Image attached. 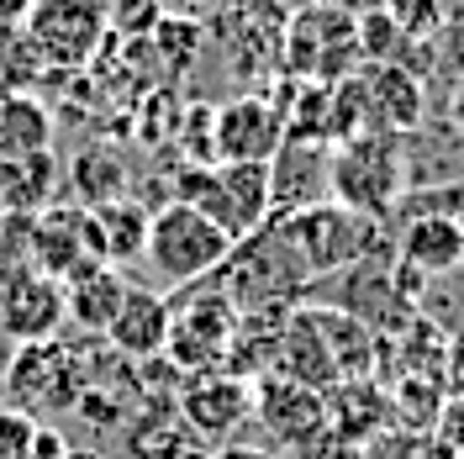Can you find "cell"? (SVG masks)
Here are the masks:
<instances>
[{
	"label": "cell",
	"mask_w": 464,
	"mask_h": 459,
	"mask_svg": "<svg viewBox=\"0 0 464 459\" xmlns=\"http://www.w3.org/2000/svg\"><path fill=\"white\" fill-rule=\"evenodd\" d=\"M370 359H375V333L359 317H348L343 307H290L280 359L269 375H290L312 391H327L370 375Z\"/></svg>",
	"instance_id": "6da1fadb"
},
{
	"label": "cell",
	"mask_w": 464,
	"mask_h": 459,
	"mask_svg": "<svg viewBox=\"0 0 464 459\" xmlns=\"http://www.w3.org/2000/svg\"><path fill=\"white\" fill-rule=\"evenodd\" d=\"M406 190V148L391 132H353L333 143L327 164V201L348 206L353 217L380 222Z\"/></svg>",
	"instance_id": "7a4b0ae2"
},
{
	"label": "cell",
	"mask_w": 464,
	"mask_h": 459,
	"mask_svg": "<svg viewBox=\"0 0 464 459\" xmlns=\"http://www.w3.org/2000/svg\"><path fill=\"white\" fill-rule=\"evenodd\" d=\"M333 90H338V127H343V138H353V132L406 138V132L422 127V106L428 101H422V80L406 63H359L353 74L333 80Z\"/></svg>",
	"instance_id": "3957f363"
},
{
	"label": "cell",
	"mask_w": 464,
	"mask_h": 459,
	"mask_svg": "<svg viewBox=\"0 0 464 459\" xmlns=\"http://www.w3.org/2000/svg\"><path fill=\"white\" fill-rule=\"evenodd\" d=\"M227 254H232V238L190 201H169L148 217L143 259L164 286H174V290L196 286L206 275H217Z\"/></svg>",
	"instance_id": "277c9868"
},
{
	"label": "cell",
	"mask_w": 464,
	"mask_h": 459,
	"mask_svg": "<svg viewBox=\"0 0 464 459\" xmlns=\"http://www.w3.org/2000/svg\"><path fill=\"white\" fill-rule=\"evenodd\" d=\"M169 365L179 375H206V370H222L227 365V348L237 338V322L243 312L232 307V296L217 280H196V286L174 290L169 301Z\"/></svg>",
	"instance_id": "5b68a950"
},
{
	"label": "cell",
	"mask_w": 464,
	"mask_h": 459,
	"mask_svg": "<svg viewBox=\"0 0 464 459\" xmlns=\"http://www.w3.org/2000/svg\"><path fill=\"white\" fill-rule=\"evenodd\" d=\"M174 201H190L196 211H206L232 243L248 238L269 217V164H196L179 174Z\"/></svg>",
	"instance_id": "8992f818"
},
{
	"label": "cell",
	"mask_w": 464,
	"mask_h": 459,
	"mask_svg": "<svg viewBox=\"0 0 464 459\" xmlns=\"http://www.w3.org/2000/svg\"><path fill=\"white\" fill-rule=\"evenodd\" d=\"M280 238H285L295 259L306 264L312 280H327V275H343L348 264L364 259V243L375 238V222L353 217L348 206L338 201H317V206H295L285 217H269Z\"/></svg>",
	"instance_id": "52a82bcc"
},
{
	"label": "cell",
	"mask_w": 464,
	"mask_h": 459,
	"mask_svg": "<svg viewBox=\"0 0 464 459\" xmlns=\"http://www.w3.org/2000/svg\"><path fill=\"white\" fill-rule=\"evenodd\" d=\"M22 27L48 69L74 74L101 54V43L111 32V5L106 0H32Z\"/></svg>",
	"instance_id": "ba28073f"
},
{
	"label": "cell",
	"mask_w": 464,
	"mask_h": 459,
	"mask_svg": "<svg viewBox=\"0 0 464 459\" xmlns=\"http://www.w3.org/2000/svg\"><path fill=\"white\" fill-rule=\"evenodd\" d=\"M90 375L80 370V354L69 344H16L11 354V370H5V406L43 417V412H63V406H80Z\"/></svg>",
	"instance_id": "9c48e42d"
},
{
	"label": "cell",
	"mask_w": 464,
	"mask_h": 459,
	"mask_svg": "<svg viewBox=\"0 0 464 459\" xmlns=\"http://www.w3.org/2000/svg\"><path fill=\"white\" fill-rule=\"evenodd\" d=\"M359 63H364L359 58V22H348L333 5H312L285 27V69L295 80L333 85V80L353 74Z\"/></svg>",
	"instance_id": "30bf717a"
},
{
	"label": "cell",
	"mask_w": 464,
	"mask_h": 459,
	"mask_svg": "<svg viewBox=\"0 0 464 459\" xmlns=\"http://www.w3.org/2000/svg\"><path fill=\"white\" fill-rule=\"evenodd\" d=\"M27 264L53 280H74L90 264H106L95 211L90 206H48V211L27 217Z\"/></svg>",
	"instance_id": "8fae6325"
},
{
	"label": "cell",
	"mask_w": 464,
	"mask_h": 459,
	"mask_svg": "<svg viewBox=\"0 0 464 459\" xmlns=\"http://www.w3.org/2000/svg\"><path fill=\"white\" fill-rule=\"evenodd\" d=\"M285 143V112L269 95H237L211 112V159L217 164H269Z\"/></svg>",
	"instance_id": "7c38bea8"
},
{
	"label": "cell",
	"mask_w": 464,
	"mask_h": 459,
	"mask_svg": "<svg viewBox=\"0 0 464 459\" xmlns=\"http://www.w3.org/2000/svg\"><path fill=\"white\" fill-rule=\"evenodd\" d=\"M63 322H69L63 280L37 275L32 264L5 275V290H0V333L11 344H48V338H58Z\"/></svg>",
	"instance_id": "4fadbf2b"
},
{
	"label": "cell",
	"mask_w": 464,
	"mask_h": 459,
	"mask_svg": "<svg viewBox=\"0 0 464 459\" xmlns=\"http://www.w3.org/2000/svg\"><path fill=\"white\" fill-rule=\"evenodd\" d=\"M179 417L190 423L196 438L222 444V438H232V433L254 417V386L237 380V375L206 370V375H196V380L185 386V396H179Z\"/></svg>",
	"instance_id": "5bb4252c"
},
{
	"label": "cell",
	"mask_w": 464,
	"mask_h": 459,
	"mask_svg": "<svg viewBox=\"0 0 464 459\" xmlns=\"http://www.w3.org/2000/svg\"><path fill=\"white\" fill-rule=\"evenodd\" d=\"M327 164H333V143L317 138H290L275 148L269 159V217H285L295 206L327 201Z\"/></svg>",
	"instance_id": "9a60e30c"
},
{
	"label": "cell",
	"mask_w": 464,
	"mask_h": 459,
	"mask_svg": "<svg viewBox=\"0 0 464 459\" xmlns=\"http://www.w3.org/2000/svg\"><path fill=\"white\" fill-rule=\"evenodd\" d=\"M254 406H259V417L275 428V438H285V444H301L306 449V438H317L327 428V406L312 386H301V380H290V375H259V391H254Z\"/></svg>",
	"instance_id": "2e32d148"
},
{
	"label": "cell",
	"mask_w": 464,
	"mask_h": 459,
	"mask_svg": "<svg viewBox=\"0 0 464 459\" xmlns=\"http://www.w3.org/2000/svg\"><path fill=\"white\" fill-rule=\"evenodd\" d=\"M169 296H159V290L148 286H132L127 290V301H121V312L116 322L106 327V344L121 354V359H159L164 344H169Z\"/></svg>",
	"instance_id": "e0dca14e"
},
{
	"label": "cell",
	"mask_w": 464,
	"mask_h": 459,
	"mask_svg": "<svg viewBox=\"0 0 464 459\" xmlns=\"http://www.w3.org/2000/svg\"><path fill=\"white\" fill-rule=\"evenodd\" d=\"M396 259H401L406 269H417V275H449V269H459L464 264L459 217H449V211H417L401 228Z\"/></svg>",
	"instance_id": "ac0fdd59"
},
{
	"label": "cell",
	"mask_w": 464,
	"mask_h": 459,
	"mask_svg": "<svg viewBox=\"0 0 464 459\" xmlns=\"http://www.w3.org/2000/svg\"><path fill=\"white\" fill-rule=\"evenodd\" d=\"M127 275L116 269V264H90L80 269L74 280H63V307H69V322L80 327V333H101L106 338V327L116 322L121 312V301H127Z\"/></svg>",
	"instance_id": "d6986e66"
},
{
	"label": "cell",
	"mask_w": 464,
	"mask_h": 459,
	"mask_svg": "<svg viewBox=\"0 0 464 459\" xmlns=\"http://www.w3.org/2000/svg\"><path fill=\"white\" fill-rule=\"evenodd\" d=\"M58 196V159L48 153H32V159H0V206L11 217H37L48 211Z\"/></svg>",
	"instance_id": "ffe728a7"
},
{
	"label": "cell",
	"mask_w": 464,
	"mask_h": 459,
	"mask_svg": "<svg viewBox=\"0 0 464 459\" xmlns=\"http://www.w3.org/2000/svg\"><path fill=\"white\" fill-rule=\"evenodd\" d=\"M53 148V116L37 95H5L0 101V159H32Z\"/></svg>",
	"instance_id": "44dd1931"
},
{
	"label": "cell",
	"mask_w": 464,
	"mask_h": 459,
	"mask_svg": "<svg viewBox=\"0 0 464 459\" xmlns=\"http://www.w3.org/2000/svg\"><path fill=\"white\" fill-rule=\"evenodd\" d=\"M69 190L80 196V206H106L127 196V164H116V153L106 148H85L74 164H69Z\"/></svg>",
	"instance_id": "7402d4cb"
},
{
	"label": "cell",
	"mask_w": 464,
	"mask_h": 459,
	"mask_svg": "<svg viewBox=\"0 0 464 459\" xmlns=\"http://www.w3.org/2000/svg\"><path fill=\"white\" fill-rule=\"evenodd\" d=\"M37 80H48V63L32 48L22 22H0V101L5 95H32Z\"/></svg>",
	"instance_id": "603a6c76"
},
{
	"label": "cell",
	"mask_w": 464,
	"mask_h": 459,
	"mask_svg": "<svg viewBox=\"0 0 464 459\" xmlns=\"http://www.w3.org/2000/svg\"><path fill=\"white\" fill-rule=\"evenodd\" d=\"M95 228H101V249H106V264H127V259L143 254L148 243V217L138 201H106L95 206Z\"/></svg>",
	"instance_id": "cb8c5ba5"
},
{
	"label": "cell",
	"mask_w": 464,
	"mask_h": 459,
	"mask_svg": "<svg viewBox=\"0 0 464 459\" xmlns=\"http://www.w3.org/2000/svg\"><path fill=\"white\" fill-rule=\"evenodd\" d=\"M153 48L169 58V74H185V69L196 63V54H201V27H196L190 16H159Z\"/></svg>",
	"instance_id": "d4e9b609"
},
{
	"label": "cell",
	"mask_w": 464,
	"mask_h": 459,
	"mask_svg": "<svg viewBox=\"0 0 464 459\" xmlns=\"http://www.w3.org/2000/svg\"><path fill=\"white\" fill-rule=\"evenodd\" d=\"M32 433H37V417L16 412V406H0V459H27Z\"/></svg>",
	"instance_id": "484cf974"
},
{
	"label": "cell",
	"mask_w": 464,
	"mask_h": 459,
	"mask_svg": "<svg viewBox=\"0 0 464 459\" xmlns=\"http://www.w3.org/2000/svg\"><path fill=\"white\" fill-rule=\"evenodd\" d=\"M438 438H443V449H449V454L464 459V396L438 412Z\"/></svg>",
	"instance_id": "4316f807"
},
{
	"label": "cell",
	"mask_w": 464,
	"mask_h": 459,
	"mask_svg": "<svg viewBox=\"0 0 464 459\" xmlns=\"http://www.w3.org/2000/svg\"><path fill=\"white\" fill-rule=\"evenodd\" d=\"M69 454V444H63V433L48 428V423H37V433H32V449L27 459H63Z\"/></svg>",
	"instance_id": "83f0119b"
},
{
	"label": "cell",
	"mask_w": 464,
	"mask_h": 459,
	"mask_svg": "<svg viewBox=\"0 0 464 459\" xmlns=\"http://www.w3.org/2000/svg\"><path fill=\"white\" fill-rule=\"evenodd\" d=\"M206 459H280V454L264 449V444H222L217 454H206Z\"/></svg>",
	"instance_id": "f1b7e54d"
},
{
	"label": "cell",
	"mask_w": 464,
	"mask_h": 459,
	"mask_svg": "<svg viewBox=\"0 0 464 459\" xmlns=\"http://www.w3.org/2000/svg\"><path fill=\"white\" fill-rule=\"evenodd\" d=\"M449 122H454V132L464 138V74L454 80V90H449Z\"/></svg>",
	"instance_id": "f546056e"
},
{
	"label": "cell",
	"mask_w": 464,
	"mask_h": 459,
	"mask_svg": "<svg viewBox=\"0 0 464 459\" xmlns=\"http://www.w3.org/2000/svg\"><path fill=\"white\" fill-rule=\"evenodd\" d=\"M32 11V0H0V22H22Z\"/></svg>",
	"instance_id": "4dcf8cb0"
},
{
	"label": "cell",
	"mask_w": 464,
	"mask_h": 459,
	"mask_svg": "<svg viewBox=\"0 0 464 459\" xmlns=\"http://www.w3.org/2000/svg\"><path fill=\"white\" fill-rule=\"evenodd\" d=\"M159 5H169V11H179V16H190V11H196L201 0H159Z\"/></svg>",
	"instance_id": "1f68e13d"
},
{
	"label": "cell",
	"mask_w": 464,
	"mask_h": 459,
	"mask_svg": "<svg viewBox=\"0 0 464 459\" xmlns=\"http://www.w3.org/2000/svg\"><path fill=\"white\" fill-rule=\"evenodd\" d=\"M63 459H106V454H95V449H69Z\"/></svg>",
	"instance_id": "d6a6232c"
},
{
	"label": "cell",
	"mask_w": 464,
	"mask_h": 459,
	"mask_svg": "<svg viewBox=\"0 0 464 459\" xmlns=\"http://www.w3.org/2000/svg\"><path fill=\"white\" fill-rule=\"evenodd\" d=\"M459 232H464V211H459Z\"/></svg>",
	"instance_id": "836d02e7"
},
{
	"label": "cell",
	"mask_w": 464,
	"mask_h": 459,
	"mask_svg": "<svg viewBox=\"0 0 464 459\" xmlns=\"http://www.w3.org/2000/svg\"><path fill=\"white\" fill-rule=\"evenodd\" d=\"M0 406H5V396H0Z\"/></svg>",
	"instance_id": "e575fe53"
},
{
	"label": "cell",
	"mask_w": 464,
	"mask_h": 459,
	"mask_svg": "<svg viewBox=\"0 0 464 459\" xmlns=\"http://www.w3.org/2000/svg\"><path fill=\"white\" fill-rule=\"evenodd\" d=\"M459 5H464V0H459Z\"/></svg>",
	"instance_id": "d590c367"
}]
</instances>
